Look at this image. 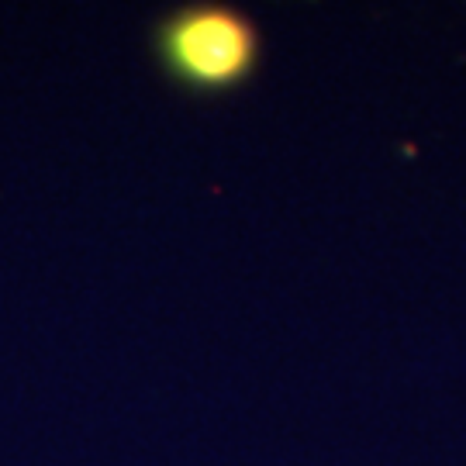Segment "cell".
<instances>
[{"instance_id":"6da1fadb","label":"cell","mask_w":466,"mask_h":466,"mask_svg":"<svg viewBox=\"0 0 466 466\" xmlns=\"http://www.w3.org/2000/svg\"><path fill=\"white\" fill-rule=\"evenodd\" d=\"M159 56L177 80L200 90H221L249 76L259 46L242 15L221 7H194L163 25Z\"/></svg>"}]
</instances>
